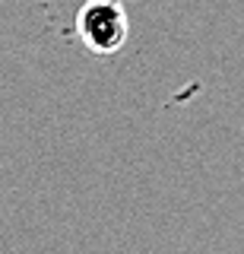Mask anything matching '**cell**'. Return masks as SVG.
Listing matches in <instances>:
<instances>
[{
    "instance_id": "obj_1",
    "label": "cell",
    "mask_w": 244,
    "mask_h": 254,
    "mask_svg": "<svg viewBox=\"0 0 244 254\" xmlns=\"http://www.w3.org/2000/svg\"><path fill=\"white\" fill-rule=\"evenodd\" d=\"M76 35L92 54H117L130 35L124 3L121 0H86L76 13Z\"/></svg>"
}]
</instances>
